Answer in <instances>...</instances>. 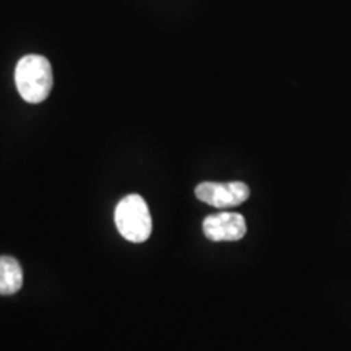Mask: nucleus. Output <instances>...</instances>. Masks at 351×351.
Instances as JSON below:
<instances>
[{
    "label": "nucleus",
    "instance_id": "obj_4",
    "mask_svg": "<svg viewBox=\"0 0 351 351\" xmlns=\"http://www.w3.org/2000/svg\"><path fill=\"white\" fill-rule=\"evenodd\" d=\"M205 238L215 243L219 241H239L243 239L247 232L245 219L241 213L221 212L208 215L202 223Z\"/></svg>",
    "mask_w": 351,
    "mask_h": 351
},
{
    "label": "nucleus",
    "instance_id": "obj_2",
    "mask_svg": "<svg viewBox=\"0 0 351 351\" xmlns=\"http://www.w3.org/2000/svg\"><path fill=\"white\" fill-rule=\"evenodd\" d=\"M117 231L130 243H145L152 236V215L147 202L137 194L127 195L116 207L114 213Z\"/></svg>",
    "mask_w": 351,
    "mask_h": 351
},
{
    "label": "nucleus",
    "instance_id": "obj_5",
    "mask_svg": "<svg viewBox=\"0 0 351 351\" xmlns=\"http://www.w3.org/2000/svg\"><path fill=\"white\" fill-rule=\"evenodd\" d=\"M23 287V270L16 258L0 256V295L10 296Z\"/></svg>",
    "mask_w": 351,
    "mask_h": 351
},
{
    "label": "nucleus",
    "instance_id": "obj_3",
    "mask_svg": "<svg viewBox=\"0 0 351 351\" xmlns=\"http://www.w3.org/2000/svg\"><path fill=\"white\" fill-rule=\"evenodd\" d=\"M251 195L244 182H202L195 187V197L215 208H232L244 204Z\"/></svg>",
    "mask_w": 351,
    "mask_h": 351
},
{
    "label": "nucleus",
    "instance_id": "obj_1",
    "mask_svg": "<svg viewBox=\"0 0 351 351\" xmlns=\"http://www.w3.org/2000/svg\"><path fill=\"white\" fill-rule=\"evenodd\" d=\"M16 90L26 103L38 104L47 98L52 90V69L46 57L25 56L15 69Z\"/></svg>",
    "mask_w": 351,
    "mask_h": 351
}]
</instances>
